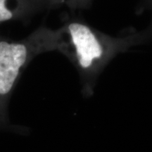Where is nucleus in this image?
Here are the masks:
<instances>
[{
  "label": "nucleus",
  "mask_w": 152,
  "mask_h": 152,
  "mask_svg": "<svg viewBox=\"0 0 152 152\" xmlns=\"http://www.w3.org/2000/svg\"><path fill=\"white\" fill-rule=\"evenodd\" d=\"M64 40L59 52L76 68L84 96H92L99 76L118 54L143 45L151 37V28L126 30L112 36L95 29L83 20H67L62 26Z\"/></svg>",
  "instance_id": "f257e3e1"
},
{
  "label": "nucleus",
  "mask_w": 152,
  "mask_h": 152,
  "mask_svg": "<svg viewBox=\"0 0 152 152\" xmlns=\"http://www.w3.org/2000/svg\"><path fill=\"white\" fill-rule=\"evenodd\" d=\"M64 35L58 29L41 26L18 42L0 39V129L9 125L7 107L19 77L35 56L59 51Z\"/></svg>",
  "instance_id": "f03ea898"
},
{
  "label": "nucleus",
  "mask_w": 152,
  "mask_h": 152,
  "mask_svg": "<svg viewBox=\"0 0 152 152\" xmlns=\"http://www.w3.org/2000/svg\"><path fill=\"white\" fill-rule=\"evenodd\" d=\"M13 17L14 14L6 7V0H0V22L8 21Z\"/></svg>",
  "instance_id": "7ed1b4c3"
}]
</instances>
